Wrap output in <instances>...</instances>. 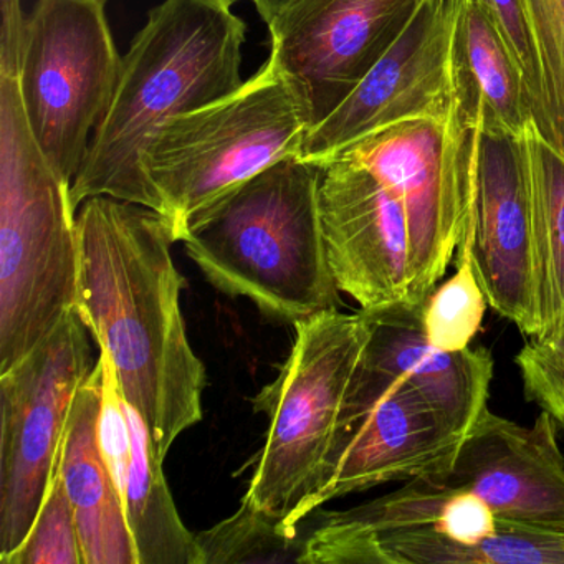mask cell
Listing matches in <instances>:
<instances>
[{"instance_id": "cell-14", "label": "cell", "mask_w": 564, "mask_h": 564, "mask_svg": "<svg viewBox=\"0 0 564 564\" xmlns=\"http://www.w3.org/2000/svg\"><path fill=\"white\" fill-rule=\"evenodd\" d=\"M319 181V219L339 292L362 310L411 303V232L404 204L361 164L335 158Z\"/></svg>"}, {"instance_id": "cell-23", "label": "cell", "mask_w": 564, "mask_h": 564, "mask_svg": "<svg viewBox=\"0 0 564 564\" xmlns=\"http://www.w3.org/2000/svg\"><path fill=\"white\" fill-rule=\"evenodd\" d=\"M540 70L541 104L534 124L564 154V0H523Z\"/></svg>"}, {"instance_id": "cell-8", "label": "cell", "mask_w": 564, "mask_h": 564, "mask_svg": "<svg viewBox=\"0 0 564 564\" xmlns=\"http://www.w3.org/2000/svg\"><path fill=\"white\" fill-rule=\"evenodd\" d=\"M88 328L72 310L54 333L0 375V563L34 527L61 464L78 389L94 371Z\"/></svg>"}, {"instance_id": "cell-6", "label": "cell", "mask_w": 564, "mask_h": 564, "mask_svg": "<svg viewBox=\"0 0 564 564\" xmlns=\"http://www.w3.org/2000/svg\"><path fill=\"white\" fill-rule=\"evenodd\" d=\"M295 343L275 381L253 398L270 427L242 501L290 530L315 511L343 409L369 338L361 313L295 323Z\"/></svg>"}, {"instance_id": "cell-9", "label": "cell", "mask_w": 564, "mask_h": 564, "mask_svg": "<svg viewBox=\"0 0 564 564\" xmlns=\"http://www.w3.org/2000/svg\"><path fill=\"white\" fill-rule=\"evenodd\" d=\"M465 131L455 105L448 117L394 124L335 156L371 171L404 204L411 232L409 300L414 306L427 302L467 234Z\"/></svg>"}, {"instance_id": "cell-29", "label": "cell", "mask_w": 564, "mask_h": 564, "mask_svg": "<svg viewBox=\"0 0 564 564\" xmlns=\"http://www.w3.org/2000/svg\"><path fill=\"white\" fill-rule=\"evenodd\" d=\"M232 2L234 4H236V2H250V4H253V8H256L260 19H262L265 24H269L279 12H282L286 6L292 4L295 0H232Z\"/></svg>"}, {"instance_id": "cell-1", "label": "cell", "mask_w": 564, "mask_h": 564, "mask_svg": "<svg viewBox=\"0 0 564 564\" xmlns=\"http://www.w3.org/2000/svg\"><path fill=\"white\" fill-rule=\"evenodd\" d=\"M77 310L117 366L124 399L138 409L161 460L203 419L207 372L181 312L186 286L174 265L167 220L141 204L97 196L77 210Z\"/></svg>"}, {"instance_id": "cell-5", "label": "cell", "mask_w": 564, "mask_h": 564, "mask_svg": "<svg viewBox=\"0 0 564 564\" xmlns=\"http://www.w3.org/2000/svg\"><path fill=\"white\" fill-rule=\"evenodd\" d=\"M310 131L308 105L272 57L232 94L170 118L141 153V170L174 240L250 177L303 156Z\"/></svg>"}, {"instance_id": "cell-10", "label": "cell", "mask_w": 564, "mask_h": 564, "mask_svg": "<svg viewBox=\"0 0 564 564\" xmlns=\"http://www.w3.org/2000/svg\"><path fill=\"white\" fill-rule=\"evenodd\" d=\"M468 227L458 249L471 262L488 306L523 335L543 332V279L523 134L467 124Z\"/></svg>"}, {"instance_id": "cell-3", "label": "cell", "mask_w": 564, "mask_h": 564, "mask_svg": "<svg viewBox=\"0 0 564 564\" xmlns=\"http://www.w3.org/2000/svg\"><path fill=\"white\" fill-rule=\"evenodd\" d=\"M323 167L289 156L197 214L187 227V256L230 296H246L285 323L338 312L319 219Z\"/></svg>"}, {"instance_id": "cell-12", "label": "cell", "mask_w": 564, "mask_h": 564, "mask_svg": "<svg viewBox=\"0 0 564 564\" xmlns=\"http://www.w3.org/2000/svg\"><path fill=\"white\" fill-rule=\"evenodd\" d=\"M421 0H295L269 22L270 57L325 121L389 51Z\"/></svg>"}, {"instance_id": "cell-16", "label": "cell", "mask_w": 564, "mask_h": 564, "mask_svg": "<svg viewBox=\"0 0 564 564\" xmlns=\"http://www.w3.org/2000/svg\"><path fill=\"white\" fill-rule=\"evenodd\" d=\"M422 306L359 310L369 338L351 388L405 386L465 437L488 409L494 356L484 346L455 352L432 346L422 326Z\"/></svg>"}, {"instance_id": "cell-4", "label": "cell", "mask_w": 564, "mask_h": 564, "mask_svg": "<svg viewBox=\"0 0 564 564\" xmlns=\"http://www.w3.org/2000/svg\"><path fill=\"white\" fill-rule=\"evenodd\" d=\"M78 270L70 186L32 137L19 78L0 77V375L77 308Z\"/></svg>"}, {"instance_id": "cell-26", "label": "cell", "mask_w": 564, "mask_h": 564, "mask_svg": "<svg viewBox=\"0 0 564 564\" xmlns=\"http://www.w3.org/2000/svg\"><path fill=\"white\" fill-rule=\"evenodd\" d=\"M98 361L101 365V404L98 415V438L108 468L121 497L127 495L131 457V427L127 412V399L118 381L117 366L107 349L100 348Z\"/></svg>"}, {"instance_id": "cell-17", "label": "cell", "mask_w": 564, "mask_h": 564, "mask_svg": "<svg viewBox=\"0 0 564 564\" xmlns=\"http://www.w3.org/2000/svg\"><path fill=\"white\" fill-rule=\"evenodd\" d=\"M100 404L101 365L97 361L75 395L58 470L77 518L84 564H138L123 497L98 438Z\"/></svg>"}, {"instance_id": "cell-20", "label": "cell", "mask_w": 564, "mask_h": 564, "mask_svg": "<svg viewBox=\"0 0 564 564\" xmlns=\"http://www.w3.org/2000/svg\"><path fill=\"white\" fill-rule=\"evenodd\" d=\"M534 232L543 279V332L564 315V154L534 121L523 131Z\"/></svg>"}, {"instance_id": "cell-18", "label": "cell", "mask_w": 564, "mask_h": 564, "mask_svg": "<svg viewBox=\"0 0 564 564\" xmlns=\"http://www.w3.org/2000/svg\"><path fill=\"white\" fill-rule=\"evenodd\" d=\"M455 105L467 124L523 134L533 105L494 18L478 0H458L454 34Z\"/></svg>"}, {"instance_id": "cell-19", "label": "cell", "mask_w": 564, "mask_h": 564, "mask_svg": "<svg viewBox=\"0 0 564 564\" xmlns=\"http://www.w3.org/2000/svg\"><path fill=\"white\" fill-rule=\"evenodd\" d=\"M131 427V462L124 511L133 536L138 564H204L196 534L177 513L164 477L163 462L154 447L150 427L127 402Z\"/></svg>"}, {"instance_id": "cell-25", "label": "cell", "mask_w": 564, "mask_h": 564, "mask_svg": "<svg viewBox=\"0 0 564 564\" xmlns=\"http://www.w3.org/2000/svg\"><path fill=\"white\" fill-rule=\"evenodd\" d=\"M531 338L514 358L524 395L564 425V315Z\"/></svg>"}, {"instance_id": "cell-28", "label": "cell", "mask_w": 564, "mask_h": 564, "mask_svg": "<svg viewBox=\"0 0 564 564\" xmlns=\"http://www.w3.org/2000/svg\"><path fill=\"white\" fill-rule=\"evenodd\" d=\"M0 77H21L29 15L22 0H0Z\"/></svg>"}, {"instance_id": "cell-15", "label": "cell", "mask_w": 564, "mask_h": 564, "mask_svg": "<svg viewBox=\"0 0 564 564\" xmlns=\"http://www.w3.org/2000/svg\"><path fill=\"white\" fill-rule=\"evenodd\" d=\"M447 481L474 491L500 520L564 533V455L547 412L520 425L487 409L465 435Z\"/></svg>"}, {"instance_id": "cell-7", "label": "cell", "mask_w": 564, "mask_h": 564, "mask_svg": "<svg viewBox=\"0 0 564 564\" xmlns=\"http://www.w3.org/2000/svg\"><path fill=\"white\" fill-rule=\"evenodd\" d=\"M107 0H35L22 55V105L35 143L72 187L107 117L121 61Z\"/></svg>"}, {"instance_id": "cell-27", "label": "cell", "mask_w": 564, "mask_h": 564, "mask_svg": "<svg viewBox=\"0 0 564 564\" xmlns=\"http://www.w3.org/2000/svg\"><path fill=\"white\" fill-rule=\"evenodd\" d=\"M488 14L494 18L498 31L503 35L505 44L510 48L533 105V120L540 113L541 85L538 70L536 52L528 28L523 0H478Z\"/></svg>"}, {"instance_id": "cell-11", "label": "cell", "mask_w": 564, "mask_h": 564, "mask_svg": "<svg viewBox=\"0 0 564 564\" xmlns=\"http://www.w3.org/2000/svg\"><path fill=\"white\" fill-rule=\"evenodd\" d=\"M458 0H421L409 24L348 98L313 128L303 158L325 166L356 141L454 111Z\"/></svg>"}, {"instance_id": "cell-13", "label": "cell", "mask_w": 564, "mask_h": 564, "mask_svg": "<svg viewBox=\"0 0 564 564\" xmlns=\"http://www.w3.org/2000/svg\"><path fill=\"white\" fill-rule=\"evenodd\" d=\"M464 438L405 386L349 388L315 511L388 481L447 478Z\"/></svg>"}, {"instance_id": "cell-2", "label": "cell", "mask_w": 564, "mask_h": 564, "mask_svg": "<svg viewBox=\"0 0 564 564\" xmlns=\"http://www.w3.org/2000/svg\"><path fill=\"white\" fill-rule=\"evenodd\" d=\"M232 0H163L121 61L120 78L70 187L75 213L108 196L163 213L141 153L170 118L213 104L242 80L247 24Z\"/></svg>"}, {"instance_id": "cell-24", "label": "cell", "mask_w": 564, "mask_h": 564, "mask_svg": "<svg viewBox=\"0 0 564 564\" xmlns=\"http://www.w3.org/2000/svg\"><path fill=\"white\" fill-rule=\"evenodd\" d=\"M4 564H84L77 518L61 470L48 488L31 533Z\"/></svg>"}, {"instance_id": "cell-21", "label": "cell", "mask_w": 564, "mask_h": 564, "mask_svg": "<svg viewBox=\"0 0 564 564\" xmlns=\"http://www.w3.org/2000/svg\"><path fill=\"white\" fill-rule=\"evenodd\" d=\"M196 536L204 564L300 563L303 553L299 531L246 501L232 517Z\"/></svg>"}, {"instance_id": "cell-22", "label": "cell", "mask_w": 564, "mask_h": 564, "mask_svg": "<svg viewBox=\"0 0 564 564\" xmlns=\"http://www.w3.org/2000/svg\"><path fill=\"white\" fill-rule=\"evenodd\" d=\"M457 253V272L434 289L422 306V326L429 343L447 352L470 348L488 306L470 250L458 249Z\"/></svg>"}]
</instances>
